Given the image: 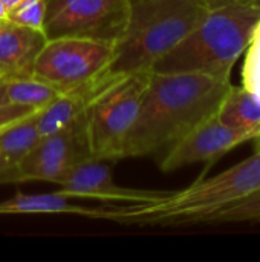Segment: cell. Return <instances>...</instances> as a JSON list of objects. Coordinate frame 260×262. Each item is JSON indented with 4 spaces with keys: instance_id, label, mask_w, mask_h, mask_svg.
I'll use <instances>...</instances> for the list:
<instances>
[{
    "instance_id": "cell-1",
    "label": "cell",
    "mask_w": 260,
    "mask_h": 262,
    "mask_svg": "<svg viewBox=\"0 0 260 262\" xmlns=\"http://www.w3.org/2000/svg\"><path fill=\"white\" fill-rule=\"evenodd\" d=\"M231 80L205 74H150L121 158L161 157L178 140L216 115Z\"/></svg>"
},
{
    "instance_id": "cell-2",
    "label": "cell",
    "mask_w": 260,
    "mask_h": 262,
    "mask_svg": "<svg viewBox=\"0 0 260 262\" xmlns=\"http://www.w3.org/2000/svg\"><path fill=\"white\" fill-rule=\"evenodd\" d=\"M260 187V149L247 160L152 203L106 207L103 220L127 226L211 224L218 213Z\"/></svg>"
},
{
    "instance_id": "cell-3",
    "label": "cell",
    "mask_w": 260,
    "mask_h": 262,
    "mask_svg": "<svg viewBox=\"0 0 260 262\" xmlns=\"http://www.w3.org/2000/svg\"><path fill=\"white\" fill-rule=\"evenodd\" d=\"M210 3L196 28L161 57L152 72L205 74L230 80L260 20V6L238 0Z\"/></svg>"
},
{
    "instance_id": "cell-4",
    "label": "cell",
    "mask_w": 260,
    "mask_h": 262,
    "mask_svg": "<svg viewBox=\"0 0 260 262\" xmlns=\"http://www.w3.org/2000/svg\"><path fill=\"white\" fill-rule=\"evenodd\" d=\"M210 0H130L124 34L113 45L107 69L113 74L152 71L210 9Z\"/></svg>"
},
{
    "instance_id": "cell-5",
    "label": "cell",
    "mask_w": 260,
    "mask_h": 262,
    "mask_svg": "<svg viewBox=\"0 0 260 262\" xmlns=\"http://www.w3.org/2000/svg\"><path fill=\"white\" fill-rule=\"evenodd\" d=\"M152 71L127 74L103 92L84 114L90 158L121 160L124 140L135 123Z\"/></svg>"
},
{
    "instance_id": "cell-6",
    "label": "cell",
    "mask_w": 260,
    "mask_h": 262,
    "mask_svg": "<svg viewBox=\"0 0 260 262\" xmlns=\"http://www.w3.org/2000/svg\"><path fill=\"white\" fill-rule=\"evenodd\" d=\"M130 0H48L44 35L81 37L115 45L126 31Z\"/></svg>"
},
{
    "instance_id": "cell-7",
    "label": "cell",
    "mask_w": 260,
    "mask_h": 262,
    "mask_svg": "<svg viewBox=\"0 0 260 262\" xmlns=\"http://www.w3.org/2000/svg\"><path fill=\"white\" fill-rule=\"evenodd\" d=\"M112 54L113 45L107 41L81 37L49 38L37 57L34 78L64 91L104 71Z\"/></svg>"
},
{
    "instance_id": "cell-8",
    "label": "cell",
    "mask_w": 260,
    "mask_h": 262,
    "mask_svg": "<svg viewBox=\"0 0 260 262\" xmlns=\"http://www.w3.org/2000/svg\"><path fill=\"white\" fill-rule=\"evenodd\" d=\"M90 158L84 115L75 123L41 140L12 167L6 170V183L48 181L60 184L78 163Z\"/></svg>"
},
{
    "instance_id": "cell-9",
    "label": "cell",
    "mask_w": 260,
    "mask_h": 262,
    "mask_svg": "<svg viewBox=\"0 0 260 262\" xmlns=\"http://www.w3.org/2000/svg\"><path fill=\"white\" fill-rule=\"evenodd\" d=\"M247 141L250 140L245 135L230 129L213 115L164 152L159 158V169L173 172L196 163H210Z\"/></svg>"
},
{
    "instance_id": "cell-10",
    "label": "cell",
    "mask_w": 260,
    "mask_h": 262,
    "mask_svg": "<svg viewBox=\"0 0 260 262\" xmlns=\"http://www.w3.org/2000/svg\"><path fill=\"white\" fill-rule=\"evenodd\" d=\"M64 195L70 198H95L109 203H152L167 192L127 189L115 183L112 170L103 160L87 158L74 166L58 184Z\"/></svg>"
},
{
    "instance_id": "cell-11",
    "label": "cell",
    "mask_w": 260,
    "mask_h": 262,
    "mask_svg": "<svg viewBox=\"0 0 260 262\" xmlns=\"http://www.w3.org/2000/svg\"><path fill=\"white\" fill-rule=\"evenodd\" d=\"M121 74H113L107 68L100 74L78 83L69 89L61 91L52 103L41 109L37 115V126L41 137L51 135L64 129L81 118L95 100L106 92L113 83H116Z\"/></svg>"
},
{
    "instance_id": "cell-12",
    "label": "cell",
    "mask_w": 260,
    "mask_h": 262,
    "mask_svg": "<svg viewBox=\"0 0 260 262\" xmlns=\"http://www.w3.org/2000/svg\"><path fill=\"white\" fill-rule=\"evenodd\" d=\"M43 31L0 21V80H23L34 77V66L46 43Z\"/></svg>"
},
{
    "instance_id": "cell-13",
    "label": "cell",
    "mask_w": 260,
    "mask_h": 262,
    "mask_svg": "<svg viewBox=\"0 0 260 262\" xmlns=\"http://www.w3.org/2000/svg\"><path fill=\"white\" fill-rule=\"evenodd\" d=\"M63 192L54 193H15L12 198L0 201V215H80L103 220L106 207H86L70 201Z\"/></svg>"
},
{
    "instance_id": "cell-14",
    "label": "cell",
    "mask_w": 260,
    "mask_h": 262,
    "mask_svg": "<svg viewBox=\"0 0 260 262\" xmlns=\"http://www.w3.org/2000/svg\"><path fill=\"white\" fill-rule=\"evenodd\" d=\"M216 117L250 141L260 138V100L244 86H230Z\"/></svg>"
},
{
    "instance_id": "cell-15",
    "label": "cell",
    "mask_w": 260,
    "mask_h": 262,
    "mask_svg": "<svg viewBox=\"0 0 260 262\" xmlns=\"http://www.w3.org/2000/svg\"><path fill=\"white\" fill-rule=\"evenodd\" d=\"M40 111L0 130V160L8 169L15 166L41 140L37 126V115Z\"/></svg>"
},
{
    "instance_id": "cell-16",
    "label": "cell",
    "mask_w": 260,
    "mask_h": 262,
    "mask_svg": "<svg viewBox=\"0 0 260 262\" xmlns=\"http://www.w3.org/2000/svg\"><path fill=\"white\" fill-rule=\"evenodd\" d=\"M5 89L8 103L29 106L34 109H44L61 92L55 86L34 77L5 81Z\"/></svg>"
},
{
    "instance_id": "cell-17",
    "label": "cell",
    "mask_w": 260,
    "mask_h": 262,
    "mask_svg": "<svg viewBox=\"0 0 260 262\" xmlns=\"http://www.w3.org/2000/svg\"><path fill=\"white\" fill-rule=\"evenodd\" d=\"M225 223H260V187L218 213L211 224Z\"/></svg>"
},
{
    "instance_id": "cell-18",
    "label": "cell",
    "mask_w": 260,
    "mask_h": 262,
    "mask_svg": "<svg viewBox=\"0 0 260 262\" xmlns=\"http://www.w3.org/2000/svg\"><path fill=\"white\" fill-rule=\"evenodd\" d=\"M48 0H21L8 9L6 20L35 31L44 29Z\"/></svg>"
},
{
    "instance_id": "cell-19",
    "label": "cell",
    "mask_w": 260,
    "mask_h": 262,
    "mask_svg": "<svg viewBox=\"0 0 260 262\" xmlns=\"http://www.w3.org/2000/svg\"><path fill=\"white\" fill-rule=\"evenodd\" d=\"M242 66V86L260 100V20L254 26L250 43L245 49Z\"/></svg>"
},
{
    "instance_id": "cell-20",
    "label": "cell",
    "mask_w": 260,
    "mask_h": 262,
    "mask_svg": "<svg viewBox=\"0 0 260 262\" xmlns=\"http://www.w3.org/2000/svg\"><path fill=\"white\" fill-rule=\"evenodd\" d=\"M40 109H34L29 106H21V104H3L0 106V130L5 129L6 126L37 112Z\"/></svg>"
},
{
    "instance_id": "cell-21",
    "label": "cell",
    "mask_w": 260,
    "mask_h": 262,
    "mask_svg": "<svg viewBox=\"0 0 260 262\" xmlns=\"http://www.w3.org/2000/svg\"><path fill=\"white\" fill-rule=\"evenodd\" d=\"M3 104H9L8 98H6V89H5V81L0 80V106Z\"/></svg>"
},
{
    "instance_id": "cell-22",
    "label": "cell",
    "mask_w": 260,
    "mask_h": 262,
    "mask_svg": "<svg viewBox=\"0 0 260 262\" xmlns=\"http://www.w3.org/2000/svg\"><path fill=\"white\" fill-rule=\"evenodd\" d=\"M6 170H8V166L0 160V184H5V180H6Z\"/></svg>"
},
{
    "instance_id": "cell-23",
    "label": "cell",
    "mask_w": 260,
    "mask_h": 262,
    "mask_svg": "<svg viewBox=\"0 0 260 262\" xmlns=\"http://www.w3.org/2000/svg\"><path fill=\"white\" fill-rule=\"evenodd\" d=\"M6 14H8V8L3 3V0H0V21L2 20H6Z\"/></svg>"
},
{
    "instance_id": "cell-24",
    "label": "cell",
    "mask_w": 260,
    "mask_h": 262,
    "mask_svg": "<svg viewBox=\"0 0 260 262\" xmlns=\"http://www.w3.org/2000/svg\"><path fill=\"white\" fill-rule=\"evenodd\" d=\"M18 2H21V0H3V3L6 5V8L9 9V8H12V6H15Z\"/></svg>"
},
{
    "instance_id": "cell-25",
    "label": "cell",
    "mask_w": 260,
    "mask_h": 262,
    "mask_svg": "<svg viewBox=\"0 0 260 262\" xmlns=\"http://www.w3.org/2000/svg\"><path fill=\"white\" fill-rule=\"evenodd\" d=\"M210 2H219V0H210ZM238 2H247V3H253V5L260 6V0H238Z\"/></svg>"
},
{
    "instance_id": "cell-26",
    "label": "cell",
    "mask_w": 260,
    "mask_h": 262,
    "mask_svg": "<svg viewBox=\"0 0 260 262\" xmlns=\"http://www.w3.org/2000/svg\"><path fill=\"white\" fill-rule=\"evenodd\" d=\"M256 141H257V149H260V138L259 140H256Z\"/></svg>"
}]
</instances>
